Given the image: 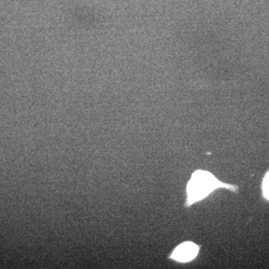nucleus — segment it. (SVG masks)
<instances>
[{"instance_id":"nucleus-1","label":"nucleus","mask_w":269,"mask_h":269,"mask_svg":"<svg viewBox=\"0 0 269 269\" xmlns=\"http://www.w3.org/2000/svg\"><path fill=\"white\" fill-rule=\"evenodd\" d=\"M221 188L232 191L237 189V186L219 181L210 172L202 170L196 171L191 176L187 185L186 207L200 201L215 189Z\"/></svg>"},{"instance_id":"nucleus-2","label":"nucleus","mask_w":269,"mask_h":269,"mask_svg":"<svg viewBox=\"0 0 269 269\" xmlns=\"http://www.w3.org/2000/svg\"><path fill=\"white\" fill-rule=\"evenodd\" d=\"M199 252V247L193 242H183L176 248L172 253L171 259L177 262H187L194 259Z\"/></svg>"},{"instance_id":"nucleus-3","label":"nucleus","mask_w":269,"mask_h":269,"mask_svg":"<svg viewBox=\"0 0 269 269\" xmlns=\"http://www.w3.org/2000/svg\"><path fill=\"white\" fill-rule=\"evenodd\" d=\"M262 188H263L264 195L269 200V172L265 176V179H264Z\"/></svg>"}]
</instances>
